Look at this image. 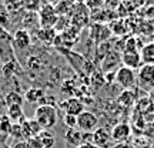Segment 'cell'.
<instances>
[{
	"label": "cell",
	"instance_id": "cell-1",
	"mask_svg": "<svg viewBox=\"0 0 154 148\" xmlns=\"http://www.w3.org/2000/svg\"><path fill=\"white\" fill-rule=\"evenodd\" d=\"M57 50L61 54L66 56L67 61L72 64V67L76 70L79 74H84V76H91L94 73V64L91 60H88L87 57H83L82 54H76L74 51L70 49H61L57 47Z\"/></svg>",
	"mask_w": 154,
	"mask_h": 148
},
{
	"label": "cell",
	"instance_id": "cell-33",
	"mask_svg": "<svg viewBox=\"0 0 154 148\" xmlns=\"http://www.w3.org/2000/svg\"><path fill=\"white\" fill-rule=\"evenodd\" d=\"M147 97H149V98L151 100V103L154 104V88H151V90L149 91V94H147Z\"/></svg>",
	"mask_w": 154,
	"mask_h": 148
},
{
	"label": "cell",
	"instance_id": "cell-32",
	"mask_svg": "<svg viewBox=\"0 0 154 148\" xmlns=\"http://www.w3.org/2000/svg\"><path fill=\"white\" fill-rule=\"evenodd\" d=\"M77 148H99V147H96L94 144H82V145H79Z\"/></svg>",
	"mask_w": 154,
	"mask_h": 148
},
{
	"label": "cell",
	"instance_id": "cell-18",
	"mask_svg": "<svg viewBox=\"0 0 154 148\" xmlns=\"http://www.w3.org/2000/svg\"><path fill=\"white\" fill-rule=\"evenodd\" d=\"M3 103H5L7 107H11V105H23V103H24V95H22L17 90H10V91H7V93L5 94Z\"/></svg>",
	"mask_w": 154,
	"mask_h": 148
},
{
	"label": "cell",
	"instance_id": "cell-2",
	"mask_svg": "<svg viewBox=\"0 0 154 148\" xmlns=\"http://www.w3.org/2000/svg\"><path fill=\"white\" fill-rule=\"evenodd\" d=\"M34 120L38 122L42 130L50 131V128H53L56 125V122H57V108H56V105H38L36 111H34Z\"/></svg>",
	"mask_w": 154,
	"mask_h": 148
},
{
	"label": "cell",
	"instance_id": "cell-6",
	"mask_svg": "<svg viewBox=\"0 0 154 148\" xmlns=\"http://www.w3.org/2000/svg\"><path fill=\"white\" fill-rule=\"evenodd\" d=\"M96 128H99V118L94 113L84 110L77 115V130L82 132H93Z\"/></svg>",
	"mask_w": 154,
	"mask_h": 148
},
{
	"label": "cell",
	"instance_id": "cell-15",
	"mask_svg": "<svg viewBox=\"0 0 154 148\" xmlns=\"http://www.w3.org/2000/svg\"><path fill=\"white\" fill-rule=\"evenodd\" d=\"M6 117L9 118V121H10L11 124H22V122L26 121V117H24L22 105H11V107H7Z\"/></svg>",
	"mask_w": 154,
	"mask_h": 148
},
{
	"label": "cell",
	"instance_id": "cell-28",
	"mask_svg": "<svg viewBox=\"0 0 154 148\" xmlns=\"http://www.w3.org/2000/svg\"><path fill=\"white\" fill-rule=\"evenodd\" d=\"M10 135L14 138H24L23 137V130H22V124H13L10 130Z\"/></svg>",
	"mask_w": 154,
	"mask_h": 148
},
{
	"label": "cell",
	"instance_id": "cell-27",
	"mask_svg": "<svg viewBox=\"0 0 154 148\" xmlns=\"http://www.w3.org/2000/svg\"><path fill=\"white\" fill-rule=\"evenodd\" d=\"M63 122L67 128H77V115L63 114Z\"/></svg>",
	"mask_w": 154,
	"mask_h": 148
},
{
	"label": "cell",
	"instance_id": "cell-20",
	"mask_svg": "<svg viewBox=\"0 0 154 148\" xmlns=\"http://www.w3.org/2000/svg\"><path fill=\"white\" fill-rule=\"evenodd\" d=\"M44 95H46V93H44L43 88L32 87L24 93V101H27V103H37L38 104L43 100Z\"/></svg>",
	"mask_w": 154,
	"mask_h": 148
},
{
	"label": "cell",
	"instance_id": "cell-29",
	"mask_svg": "<svg viewBox=\"0 0 154 148\" xmlns=\"http://www.w3.org/2000/svg\"><path fill=\"white\" fill-rule=\"evenodd\" d=\"M26 141H27L29 148H43L38 137H32V138H29V140H26Z\"/></svg>",
	"mask_w": 154,
	"mask_h": 148
},
{
	"label": "cell",
	"instance_id": "cell-3",
	"mask_svg": "<svg viewBox=\"0 0 154 148\" xmlns=\"http://www.w3.org/2000/svg\"><path fill=\"white\" fill-rule=\"evenodd\" d=\"M114 83L123 90H134L137 87V73L128 67L121 66L116 71Z\"/></svg>",
	"mask_w": 154,
	"mask_h": 148
},
{
	"label": "cell",
	"instance_id": "cell-30",
	"mask_svg": "<svg viewBox=\"0 0 154 148\" xmlns=\"http://www.w3.org/2000/svg\"><path fill=\"white\" fill-rule=\"evenodd\" d=\"M13 148H29V145H27V141H22V143H19V144H16Z\"/></svg>",
	"mask_w": 154,
	"mask_h": 148
},
{
	"label": "cell",
	"instance_id": "cell-10",
	"mask_svg": "<svg viewBox=\"0 0 154 148\" xmlns=\"http://www.w3.org/2000/svg\"><path fill=\"white\" fill-rule=\"evenodd\" d=\"M121 66L128 67L131 70H138L143 66V60L138 51H123L121 53Z\"/></svg>",
	"mask_w": 154,
	"mask_h": 148
},
{
	"label": "cell",
	"instance_id": "cell-8",
	"mask_svg": "<svg viewBox=\"0 0 154 148\" xmlns=\"http://www.w3.org/2000/svg\"><path fill=\"white\" fill-rule=\"evenodd\" d=\"M121 67V53L116 51V50H111L109 51L106 57H103V61H101V70L103 73H109V71H117V68Z\"/></svg>",
	"mask_w": 154,
	"mask_h": 148
},
{
	"label": "cell",
	"instance_id": "cell-35",
	"mask_svg": "<svg viewBox=\"0 0 154 148\" xmlns=\"http://www.w3.org/2000/svg\"><path fill=\"white\" fill-rule=\"evenodd\" d=\"M76 2H79V3H84V0H76Z\"/></svg>",
	"mask_w": 154,
	"mask_h": 148
},
{
	"label": "cell",
	"instance_id": "cell-26",
	"mask_svg": "<svg viewBox=\"0 0 154 148\" xmlns=\"http://www.w3.org/2000/svg\"><path fill=\"white\" fill-rule=\"evenodd\" d=\"M84 6L91 11H99L104 6V0H84Z\"/></svg>",
	"mask_w": 154,
	"mask_h": 148
},
{
	"label": "cell",
	"instance_id": "cell-21",
	"mask_svg": "<svg viewBox=\"0 0 154 148\" xmlns=\"http://www.w3.org/2000/svg\"><path fill=\"white\" fill-rule=\"evenodd\" d=\"M17 73H19V66H17V61L16 60L3 63V66H2V74L5 76L6 80L14 78Z\"/></svg>",
	"mask_w": 154,
	"mask_h": 148
},
{
	"label": "cell",
	"instance_id": "cell-13",
	"mask_svg": "<svg viewBox=\"0 0 154 148\" xmlns=\"http://www.w3.org/2000/svg\"><path fill=\"white\" fill-rule=\"evenodd\" d=\"M64 141L67 147L77 148L83 144V132L77 128H67V131L64 132Z\"/></svg>",
	"mask_w": 154,
	"mask_h": 148
},
{
	"label": "cell",
	"instance_id": "cell-9",
	"mask_svg": "<svg viewBox=\"0 0 154 148\" xmlns=\"http://www.w3.org/2000/svg\"><path fill=\"white\" fill-rule=\"evenodd\" d=\"M60 108L63 110V114L79 115L80 113L84 111V104H83V101L80 98L70 97V98L64 100L63 103H60Z\"/></svg>",
	"mask_w": 154,
	"mask_h": 148
},
{
	"label": "cell",
	"instance_id": "cell-19",
	"mask_svg": "<svg viewBox=\"0 0 154 148\" xmlns=\"http://www.w3.org/2000/svg\"><path fill=\"white\" fill-rule=\"evenodd\" d=\"M136 110L138 113H141V114H154V104L151 103V100L147 97V95H143V97H140L137 100V103H136Z\"/></svg>",
	"mask_w": 154,
	"mask_h": 148
},
{
	"label": "cell",
	"instance_id": "cell-22",
	"mask_svg": "<svg viewBox=\"0 0 154 148\" xmlns=\"http://www.w3.org/2000/svg\"><path fill=\"white\" fill-rule=\"evenodd\" d=\"M143 64H154V44H144L140 51Z\"/></svg>",
	"mask_w": 154,
	"mask_h": 148
},
{
	"label": "cell",
	"instance_id": "cell-14",
	"mask_svg": "<svg viewBox=\"0 0 154 148\" xmlns=\"http://www.w3.org/2000/svg\"><path fill=\"white\" fill-rule=\"evenodd\" d=\"M22 130H23V137L29 140L32 137H37L40 132L43 131L42 127L38 125V122L36 120H26L24 122H22Z\"/></svg>",
	"mask_w": 154,
	"mask_h": 148
},
{
	"label": "cell",
	"instance_id": "cell-23",
	"mask_svg": "<svg viewBox=\"0 0 154 148\" xmlns=\"http://www.w3.org/2000/svg\"><path fill=\"white\" fill-rule=\"evenodd\" d=\"M37 137H38V140H40L42 145H43V148H54L56 138H54V135H53L50 131L43 130V131L37 135Z\"/></svg>",
	"mask_w": 154,
	"mask_h": 148
},
{
	"label": "cell",
	"instance_id": "cell-4",
	"mask_svg": "<svg viewBox=\"0 0 154 148\" xmlns=\"http://www.w3.org/2000/svg\"><path fill=\"white\" fill-rule=\"evenodd\" d=\"M38 23H40V29H49L54 27L57 20H59V14L56 11V7L53 5H43L38 9Z\"/></svg>",
	"mask_w": 154,
	"mask_h": 148
},
{
	"label": "cell",
	"instance_id": "cell-34",
	"mask_svg": "<svg viewBox=\"0 0 154 148\" xmlns=\"http://www.w3.org/2000/svg\"><path fill=\"white\" fill-rule=\"evenodd\" d=\"M38 2H42L43 5H51V0H38Z\"/></svg>",
	"mask_w": 154,
	"mask_h": 148
},
{
	"label": "cell",
	"instance_id": "cell-12",
	"mask_svg": "<svg viewBox=\"0 0 154 148\" xmlns=\"http://www.w3.org/2000/svg\"><path fill=\"white\" fill-rule=\"evenodd\" d=\"M111 143V134L106 128L99 127L93 131V144L99 148H107Z\"/></svg>",
	"mask_w": 154,
	"mask_h": 148
},
{
	"label": "cell",
	"instance_id": "cell-7",
	"mask_svg": "<svg viewBox=\"0 0 154 148\" xmlns=\"http://www.w3.org/2000/svg\"><path fill=\"white\" fill-rule=\"evenodd\" d=\"M32 44V36L27 29H17L11 36V46L16 50H26Z\"/></svg>",
	"mask_w": 154,
	"mask_h": 148
},
{
	"label": "cell",
	"instance_id": "cell-16",
	"mask_svg": "<svg viewBox=\"0 0 154 148\" xmlns=\"http://www.w3.org/2000/svg\"><path fill=\"white\" fill-rule=\"evenodd\" d=\"M137 100L138 98L134 94V90H123L119 94V97H117V103L120 105H123L124 108H131V107L136 105Z\"/></svg>",
	"mask_w": 154,
	"mask_h": 148
},
{
	"label": "cell",
	"instance_id": "cell-31",
	"mask_svg": "<svg viewBox=\"0 0 154 148\" xmlns=\"http://www.w3.org/2000/svg\"><path fill=\"white\" fill-rule=\"evenodd\" d=\"M119 3V0H104V5H107V6H113L114 7L116 5Z\"/></svg>",
	"mask_w": 154,
	"mask_h": 148
},
{
	"label": "cell",
	"instance_id": "cell-11",
	"mask_svg": "<svg viewBox=\"0 0 154 148\" xmlns=\"http://www.w3.org/2000/svg\"><path fill=\"white\" fill-rule=\"evenodd\" d=\"M111 140L116 141V143H124L127 141L130 135H131V128L130 125L127 124V122H120V124H117V125L113 127V130H111Z\"/></svg>",
	"mask_w": 154,
	"mask_h": 148
},
{
	"label": "cell",
	"instance_id": "cell-5",
	"mask_svg": "<svg viewBox=\"0 0 154 148\" xmlns=\"http://www.w3.org/2000/svg\"><path fill=\"white\" fill-rule=\"evenodd\" d=\"M137 87L146 91L154 88V64H143L137 70Z\"/></svg>",
	"mask_w": 154,
	"mask_h": 148
},
{
	"label": "cell",
	"instance_id": "cell-25",
	"mask_svg": "<svg viewBox=\"0 0 154 148\" xmlns=\"http://www.w3.org/2000/svg\"><path fill=\"white\" fill-rule=\"evenodd\" d=\"M5 7L7 13H16L22 7V0H5Z\"/></svg>",
	"mask_w": 154,
	"mask_h": 148
},
{
	"label": "cell",
	"instance_id": "cell-17",
	"mask_svg": "<svg viewBox=\"0 0 154 148\" xmlns=\"http://www.w3.org/2000/svg\"><path fill=\"white\" fill-rule=\"evenodd\" d=\"M36 34H37L38 40L43 44H53L59 33L56 32L54 27H49V29H38Z\"/></svg>",
	"mask_w": 154,
	"mask_h": 148
},
{
	"label": "cell",
	"instance_id": "cell-24",
	"mask_svg": "<svg viewBox=\"0 0 154 148\" xmlns=\"http://www.w3.org/2000/svg\"><path fill=\"white\" fill-rule=\"evenodd\" d=\"M26 64H27V68L29 70H42L43 68V60L38 57V56H30L26 61Z\"/></svg>",
	"mask_w": 154,
	"mask_h": 148
}]
</instances>
